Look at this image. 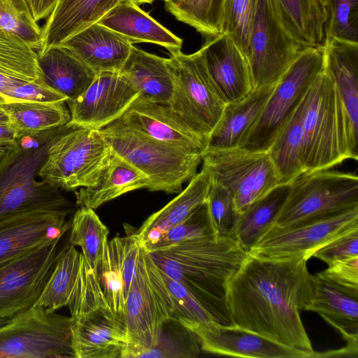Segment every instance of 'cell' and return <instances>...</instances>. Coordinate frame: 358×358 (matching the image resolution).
<instances>
[{
  "mask_svg": "<svg viewBox=\"0 0 358 358\" xmlns=\"http://www.w3.org/2000/svg\"><path fill=\"white\" fill-rule=\"evenodd\" d=\"M307 259H268L248 253L227 285L233 325L285 345L314 352L300 312L313 296Z\"/></svg>",
  "mask_w": 358,
  "mask_h": 358,
  "instance_id": "obj_1",
  "label": "cell"
},
{
  "mask_svg": "<svg viewBox=\"0 0 358 358\" xmlns=\"http://www.w3.org/2000/svg\"><path fill=\"white\" fill-rule=\"evenodd\" d=\"M148 253L160 270L187 287L215 322L232 324L227 285L248 253L232 237L189 239Z\"/></svg>",
  "mask_w": 358,
  "mask_h": 358,
  "instance_id": "obj_2",
  "label": "cell"
},
{
  "mask_svg": "<svg viewBox=\"0 0 358 358\" xmlns=\"http://www.w3.org/2000/svg\"><path fill=\"white\" fill-rule=\"evenodd\" d=\"M64 126L20 137L16 148L5 151L0 159V220L40 209L73 212L59 189L36 180L52 138Z\"/></svg>",
  "mask_w": 358,
  "mask_h": 358,
  "instance_id": "obj_3",
  "label": "cell"
},
{
  "mask_svg": "<svg viewBox=\"0 0 358 358\" xmlns=\"http://www.w3.org/2000/svg\"><path fill=\"white\" fill-rule=\"evenodd\" d=\"M300 109L304 171L329 169L353 159L345 109L324 69L310 86Z\"/></svg>",
  "mask_w": 358,
  "mask_h": 358,
  "instance_id": "obj_4",
  "label": "cell"
},
{
  "mask_svg": "<svg viewBox=\"0 0 358 358\" xmlns=\"http://www.w3.org/2000/svg\"><path fill=\"white\" fill-rule=\"evenodd\" d=\"M112 150L143 173L149 190L180 192L197 173L201 155L186 152L146 136L120 118L99 129Z\"/></svg>",
  "mask_w": 358,
  "mask_h": 358,
  "instance_id": "obj_5",
  "label": "cell"
},
{
  "mask_svg": "<svg viewBox=\"0 0 358 358\" xmlns=\"http://www.w3.org/2000/svg\"><path fill=\"white\" fill-rule=\"evenodd\" d=\"M113 152L99 130L65 125L52 138L38 176L67 191L92 186Z\"/></svg>",
  "mask_w": 358,
  "mask_h": 358,
  "instance_id": "obj_6",
  "label": "cell"
},
{
  "mask_svg": "<svg viewBox=\"0 0 358 358\" xmlns=\"http://www.w3.org/2000/svg\"><path fill=\"white\" fill-rule=\"evenodd\" d=\"M324 66L322 45L303 48L275 83L260 116L238 148L267 151Z\"/></svg>",
  "mask_w": 358,
  "mask_h": 358,
  "instance_id": "obj_7",
  "label": "cell"
},
{
  "mask_svg": "<svg viewBox=\"0 0 358 358\" xmlns=\"http://www.w3.org/2000/svg\"><path fill=\"white\" fill-rule=\"evenodd\" d=\"M358 207V177L329 169L305 171L289 183L275 225L287 227Z\"/></svg>",
  "mask_w": 358,
  "mask_h": 358,
  "instance_id": "obj_8",
  "label": "cell"
},
{
  "mask_svg": "<svg viewBox=\"0 0 358 358\" xmlns=\"http://www.w3.org/2000/svg\"><path fill=\"white\" fill-rule=\"evenodd\" d=\"M166 62L173 83L169 106L190 129L208 140L227 104L215 87L199 51L189 55L171 52Z\"/></svg>",
  "mask_w": 358,
  "mask_h": 358,
  "instance_id": "obj_9",
  "label": "cell"
},
{
  "mask_svg": "<svg viewBox=\"0 0 358 358\" xmlns=\"http://www.w3.org/2000/svg\"><path fill=\"white\" fill-rule=\"evenodd\" d=\"M71 322L35 303L0 327V358H75Z\"/></svg>",
  "mask_w": 358,
  "mask_h": 358,
  "instance_id": "obj_10",
  "label": "cell"
},
{
  "mask_svg": "<svg viewBox=\"0 0 358 358\" xmlns=\"http://www.w3.org/2000/svg\"><path fill=\"white\" fill-rule=\"evenodd\" d=\"M201 162L210 183L231 194L237 214L280 185L268 151L241 148L206 150Z\"/></svg>",
  "mask_w": 358,
  "mask_h": 358,
  "instance_id": "obj_11",
  "label": "cell"
},
{
  "mask_svg": "<svg viewBox=\"0 0 358 358\" xmlns=\"http://www.w3.org/2000/svg\"><path fill=\"white\" fill-rule=\"evenodd\" d=\"M146 253L141 245L125 301L128 345L124 358H140L157 343L164 322L173 317L169 301L147 264Z\"/></svg>",
  "mask_w": 358,
  "mask_h": 358,
  "instance_id": "obj_12",
  "label": "cell"
},
{
  "mask_svg": "<svg viewBox=\"0 0 358 358\" xmlns=\"http://www.w3.org/2000/svg\"><path fill=\"white\" fill-rule=\"evenodd\" d=\"M69 308L75 358L124 357L125 322L110 308L102 291L76 299Z\"/></svg>",
  "mask_w": 358,
  "mask_h": 358,
  "instance_id": "obj_13",
  "label": "cell"
},
{
  "mask_svg": "<svg viewBox=\"0 0 358 358\" xmlns=\"http://www.w3.org/2000/svg\"><path fill=\"white\" fill-rule=\"evenodd\" d=\"M358 228V207L287 227L273 226L249 254L268 259H308L320 248Z\"/></svg>",
  "mask_w": 358,
  "mask_h": 358,
  "instance_id": "obj_14",
  "label": "cell"
},
{
  "mask_svg": "<svg viewBox=\"0 0 358 358\" xmlns=\"http://www.w3.org/2000/svg\"><path fill=\"white\" fill-rule=\"evenodd\" d=\"M303 48L281 26L268 0H255L247 55L254 88L276 83Z\"/></svg>",
  "mask_w": 358,
  "mask_h": 358,
  "instance_id": "obj_15",
  "label": "cell"
},
{
  "mask_svg": "<svg viewBox=\"0 0 358 358\" xmlns=\"http://www.w3.org/2000/svg\"><path fill=\"white\" fill-rule=\"evenodd\" d=\"M63 236L0 265V317L10 318L34 306L55 264Z\"/></svg>",
  "mask_w": 358,
  "mask_h": 358,
  "instance_id": "obj_16",
  "label": "cell"
},
{
  "mask_svg": "<svg viewBox=\"0 0 358 358\" xmlns=\"http://www.w3.org/2000/svg\"><path fill=\"white\" fill-rule=\"evenodd\" d=\"M138 96L119 71L100 72L82 94L66 101L71 114L66 125L99 130L119 119Z\"/></svg>",
  "mask_w": 358,
  "mask_h": 358,
  "instance_id": "obj_17",
  "label": "cell"
},
{
  "mask_svg": "<svg viewBox=\"0 0 358 358\" xmlns=\"http://www.w3.org/2000/svg\"><path fill=\"white\" fill-rule=\"evenodd\" d=\"M192 331L203 351L215 355L250 358L319 357V352L291 348L233 324L212 321Z\"/></svg>",
  "mask_w": 358,
  "mask_h": 358,
  "instance_id": "obj_18",
  "label": "cell"
},
{
  "mask_svg": "<svg viewBox=\"0 0 358 358\" xmlns=\"http://www.w3.org/2000/svg\"><path fill=\"white\" fill-rule=\"evenodd\" d=\"M69 213L53 210L22 212L0 220V265L70 230Z\"/></svg>",
  "mask_w": 358,
  "mask_h": 358,
  "instance_id": "obj_19",
  "label": "cell"
},
{
  "mask_svg": "<svg viewBox=\"0 0 358 358\" xmlns=\"http://www.w3.org/2000/svg\"><path fill=\"white\" fill-rule=\"evenodd\" d=\"M131 129L169 146L201 155L208 139L190 129L169 105L139 99L120 117Z\"/></svg>",
  "mask_w": 358,
  "mask_h": 358,
  "instance_id": "obj_20",
  "label": "cell"
},
{
  "mask_svg": "<svg viewBox=\"0 0 358 358\" xmlns=\"http://www.w3.org/2000/svg\"><path fill=\"white\" fill-rule=\"evenodd\" d=\"M199 51L226 104L244 99L255 89L248 59L229 36L207 38Z\"/></svg>",
  "mask_w": 358,
  "mask_h": 358,
  "instance_id": "obj_21",
  "label": "cell"
},
{
  "mask_svg": "<svg viewBox=\"0 0 358 358\" xmlns=\"http://www.w3.org/2000/svg\"><path fill=\"white\" fill-rule=\"evenodd\" d=\"M324 69L331 77L348 123L352 158L358 159V43L325 35Z\"/></svg>",
  "mask_w": 358,
  "mask_h": 358,
  "instance_id": "obj_22",
  "label": "cell"
},
{
  "mask_svg": "<svg viewBox=\"0 0 358 358\" xmlns=\"http://www.w3.org/2000/svg\"><path fill=\"white\" fill-rule=\"evenodd\" d=\"M141 247V243L134 233L113 238L108 241L96 272L110 308L124 321L125 301L134 275Z\"/></svg>",
  "mask_w": 358,
  "mask_h": 358,
  "instance_id": "obj_23",
  "label": "cell"
},
{
  "mask_svg": "<svg viewBox=\"0 0 358 358\" xmlns=\"http://www.w3.org/2000/svg\"><path fill=\"white\" fill-rule=\"evenodd\" d=\"M307 310L318 313L358 352V289L336 284L319 273L313 275V296Z\"/></svg>",
  "mask_w": 358,
  "mask_h": 358,
  "instance_id": "obj_24",
  "label": "cell"
},
{
  "mask_svg": "<svg viewBox=\"0 0 358 358\" xmlns=\"http://www.w3.org/2000/svg\"><path fill=\"white\" fill-rule=\"evenodd\" d=\"M60 45L71 50L96 73L120 71L133 45L98 22L80 31Z\"/></svg>",
  "mask_w": 358,
  "mask_h": 358,
  "instance_id": "obj_25",
  "label": "cell"
},
{
  "mask_svg": "<svg viewBox=\"0 0 358 358\" xmlns=\"http://www.w3.org/2000/svg\"><path fill=\"white\" fill-rule=\"evenodd\" d=\"M211 183L201 169L187 187L159 210L152 214L134 233L148 252L171 228L189 217L206 203Z\"/></svg>",
  "mask_w": 358,
  "mask_h": 358,
  "instance_id": "obj_26",
  "label": "cell"
},
{
  "mask_svg": "<svg viewBox=\"0 0 358 358\" xmlns=\"http://www.w3.org/2000/svg\"><path fill=\"white\" fill-rule=\"evenodd\" d=\"M131 43H152L169 52L181 50L182 40L162 26L138 6L122 0L97 22Z\"/></svg>",
  "mask_w": 358,
  "mask_h": 358,
  "instance_id": "obj_27",
  "label": "cell"
},
{
  "mask_svg": "<svg viewBox=\"0 0 358 358\" xmlns=\"http://www.w3.org/2000/svg\"><path fill=\"white\" fill-rule=\"evenodd\" d=\"M121 0H58L41 27L38 51L62 44L80 31L96 23Z\"/></svg>",
  "mask_w": 358,
  "mask_h": 358,
  "instance_id": "obj_28",
  "label": "cell"
},
{
  "mask_svg": "<svg viewBox=\"0 0 358 358\" xmlns=\"http://www.w3.org/2000/svg\"><path fill=\"white\" fill-rule=\"evenodd\" d=\"M278 22L301 46L322 45L327 22L326 0H268Z\"/></svg>",
  "mask_w": 358,
  "mask_h": 358,
  "instance_id": "obj_29",
  "label": "cell"
},
{
  "mask_svg": "<svg viewBox=\"0 0 358 358\" xmlns=\"http://www.w3.org/2000/svg\"><path fill=\"white\" fill-rule=\"evenodd\" d=\"M275 85L255 88L244 99L227 104L205 151L238 148L260 116Z\"/></svg>",
  "mask_w": 358,
  "mask_h": 358,
  "instance_id": "obj_30",
  "label": "cell"
},
{
  "mask_svg": "<svg viewBox=\"0 0 358 358\" xmlns=\"http://www.w3.org/2000/svg\"><path fill=\"white\" fill-rule=\"evenodd\" d=\"M138 92L139 99L169 105L173 90L166 58L132 45L119 71Z\"/></svg>",
  "mask_w": 358,
  "mask_h": 358,
  "instance_id": "obj_31",
  "label": "cell"
},
{
  "mask_svg": "<svg viewBox=\"0 0 358 358\" xmlns=\"http://www.w3.org/2000/svg\"><path fill=\"white\" fill-rule=\"evenodd\" d=\"M37 53L44 81L64 94L66 101L82 94L96 77V73L90 66L63 45Z\"/></svg>",
  "mask_w": 358,
  "mask_h": 358,
  "instance_id": "obj_32",
  "label": "cell"
},
{
  "mask_svg": "<svg viewBox=\"0 0 358 358\" xmlns=\"http://www.w3.org/2000/svg\"><path fill=\"white\" fill-rule=\"evenodd\" d=\"M149 187L147 176L113 151L96 183L81 187L76 193V203L94 210L126 193Z\"/></svg>",
  "mask_w": 358,
  "mask_h": 358,
  "instance_id": "obj_33",
  "label": "cell"
},
{
  "mask_svg": "<svg viewBox=\"0 0 358 358\" xmlns=\"http://www.w3.org/2000/svg\"><path fill=\"white\" fill-rule=\"evenodd\" d=\"M38 80L43 76L37 51L17 35L0 28V94L8 100L15 87Z\"/></svg>",
  "mask_w": 358,
  "mask_h": 358,
  "instance_id": "obj_34",
  "label": "cell"
},
{
  "mask_svg": "<svg viewBox=\"0 0 358 358\" xmlns=\"http://www.w3.org/2000/svg\"><path fill=\"white\" fill-rule=\"evenodd\" d=\"M289 190L280 184L238 214L231 237L248 252L275 225Z\"/></svg>",
  "mask_w": 358,
  "mask_h": 358,
  "instance_id": "obj_35",
  "label": "cell"
},
{
  "mask_svg": "<svg viewBox=\"0 0 358 358\" xmlns=\"http://www.w3.org/2000/svg\"><path fill=\"white\" fill-rule=\"evenodd\" d=\"M85 261L75 245L69 243L61 248L53 270L36 303L50 312L68 306Z\"/></svg>",
  "mask_w": 358,
  "mask_h": 358,
  "instance_id": "obj_36",
  "label": "cell"
},
{
  "mask_svg": "<svg viewBox=\"0 0 358 358\" xmlns=\"http://www.w3.org/2000/svg\"><path fill=\"white\" fill-rule=\"evenodd\" d=\"M64 103L16 101L2 106L19 138L66 125L71 114Z\"/></svg>",
  "mask_w": 358,
  "mask_h": 358,
  "instance_id": "obj_37",
  "label": "cell"
},
{
  "mask_svg": "<svg viewBox=\"0 0 358 358\" xmlns=\"http://www.w3.org/2000/svg\"><path fill=\"white\" fill-rule=\"evenodd\" d=\"M267 151L276 169L280 184H289L304 171L300 104L279 131Z\"/></svg>",
  "mask_w": 358,
  "mask_h": 358,
  "instance_id": "obj_38",
  "label": "cell"
},
{
  "mask_svg": "<svg viewBox=\"0 0 358 358\" xmlns=\"http://www.w3.org/2000/svg\"><path fill=\"white\" fill-rule=\"evenodd\" d=\"M69 243L79 246L91 268L96 272L108 243V229L94 210L80 207L71 219Z\"/></svg>",
  "mask_w": 358,
  "mask_h": 358,
  "instance_id": "obj_39",
  "label": "cell"
},
{
  "mask_svg": "<svg viewBox=\"0 0 358 358\" xmlns=\"http://www.w3.org/2000/svg\"><path fill=\"white\" fill-rule=\"evenodd\" d=\"M147 264L160 283L173 311V317L192 331L194 328L215 321L185 286L160 270L146 254Z\"/></svg>",
  "mask_w": 358,
  "mask_h": 358,
  "instance_id": "obj_40",
  "label": "cell"
},
{
  "mask_svg": "<svg viewBox=\"0 0 358 358\" xmlns=\"http://www.w3.org/2000/svg\"><path fill=\"white\" fill-rule=\"evenodd\" d=\"M196 335L175 318L165 321L157 343L140 357L193 358L200 353Z\"/></svg>",
  "mask_w": 358,
  "mask_h": 358,
  "instance_id": "obj_41",
  "label": "cell"
},
{
  "mask_svg": "<svg viewBox=\"0 0 358 358\" xmlns=\"http://www.w3.org/2000/svg\"><path fill=\"white\" fill-rule=\"evenodd\" d=\"M224 3V0H182L176 6L166 10L178 20L208 38L222 34Z\"/></svg>",
  "mask_w": 358,
  "mask_h": 358,
  "instance_id": "obj_42",
  "label": "cell"
},
{
  "mask_svg": "<svg viewBox=\"0 0 358 358\" xmlns=\"http://www.w3.org/2000/svg\"><path fill=\"white\" fill-rule=\"evenodd\" d=\"M255 0H224L221 30L247 57Z\"/></svg>",
  "mask_w": 358,
  "mask_h": 358,
  "instance_id": "obj_43",
  "label": "cell"
},
{
  "mask_svg": "<svg viewBox=\"0 0 358 358\" xmlns=\"http://www.w3.org/2000/svg\"><path fill=\"white\" fill-rule=\"evenodd\" d=\"M206 206L215 236L231 237L238 214L229 191L220 185L211 184Z\"/></svg>",
  "mask_w": 358,
  "mask_h": 358,
  "instance_id": "obj_44",
  "label": "cell"
},
{
  "mask_svg": "<svg viewBox=\"0 0 358 358\" xmlns=\"http://www.w3.org/2000/svg\"><path fill=\"white\" fill-rule=\"evenodd\" d=\"M325 35L358 43V0H328Z\"/></svg>",
  "mask_w": 358,
  "mask_h": 358,
  "instance_id": "obj_45",
  "label": "cell"
},
{
  "mask_svg": "<svg viewBox=\"0 0 358 358\" xmlns=\"http://www.w3.org/2000/svg\"><path fill=\"white\" fill-rule=\"evenodd\" d=\"M208 237L215 236L205 203L186 220L169 229L148 252L166 248L189 239Z\"/></svg>",
  "mask_w": 358,
  "mask_h": 358,
  "instance_id": "obj_46",
  "label": "cell"
},
{
  "mask_svg": "<svg viewBox=\"0 0 358 358\" xmlns=\"http://www.w3.org/2000/svg\"><path fill=\"white\" fill-rule=\"evenodd\" d=\"M0 28L30 44L36 51L41 45V28L29 18L13 0H0Z\"/></svg>",
  "mask_w": 358,
  "mask_h": 358,
  "instance_id": "obj_47",
  "label": "cell"
},
{
  "mask_svg": "<svg viewBox=\"0 0 358 358\" xmlns=\"http://www.w3.org/2000/svg\"><path fill=\"white\" fill-rule=\"evenodd\" d=\"M8 100V102H66L67 99L44 80H38L15 87L10 90Z\"/></svg>",
  "mask_w": 358,
  "mask_h": 358,
  "instance_id": "obj_48",
  "label": "cell"
},
{
  "mask_svg": "<svg viewBox=\"0 0 358 358\" xmlns=\"http://www.w3.org/2000/svg\"><path fill=\"white\" fill-rule=\"evenodd\" d=\"M355 256H358V228L337 237L317 250L312 257L329 265L336 260Z\"/></svg>",
  "mask_w": 358,
  "mask_h": 358,
  "instance_id": "obj_49",
  "label": "cell"
},
{
  "mask_svg": "<svg viewBox=\"0 0 358 358\" xmlns=\"http://www.w3.org/2000/svg\"><path fill=\"white\" fill-rule=\"evenodd\" d=\"M319 273L336 284L358 289V256L336 260Z\"/></svg>",
  "mask_w": 358,
  "mask_h": 358,
  "instance_id": "obj_50",
  "label": "cell"
},
{
  "mask_svg": "<svg viewBox=\"0 0 358 358\" xmlns=\"http://www.w3.org/2000/svg\"><path fill=\"white\" fill-rule=\"evenodd\" d=\"M16 6L35 22L47 19L58 0H13Z\"/></svg>",
  "mask_w": 358,
  "mask_h": 358,
  "instance_id": "obj_51",
  "label": "cell"
},
{
  "mask_svg": "<svg viewBox=\"0 0 358 358\" xmlns=\"http://www.w3.org/2000/svg\"><path fill=\"white\" fill-rule=\"evenodd\" d=\"M18 146L17 134L10 124H0V149L11 150Z\"/></svg>",
  "mask_w": 358,
  "mask_h": 358,
  "instance_id": "obj_52",
  "label": "cell"
},
{
  "mask_svg": "<svg viewBox=\"0 0 358 358\" xmlns=\"http://www.w3.org/2000/svg\"><path fill=\"white\" fill-rule=\"evenodd\" d=\"M0 124H10V120L8 115L2 104L0 105Z\"/></svg>",
  "mask_w": 358,
  "mask_h": 358,
  "instance_id": "obj_53",
  "label": "cell"
},
{
  "mask_svg": "<svg viewBox=\"0 0 358 358\" xmlns=\"http://www.w3.org/2000/svg\"><path fill=\"white\" fill-rule=\"evenodd\" d=\"M165 3L166 8H170L178 5L182 0H163Z\"/></svg>",
  "mask_w": 358,
  "mask_h": 358,
  "instance_id": "obj_54",
  "label": "cell"
},
{
  "mask_svg": "<svg viewBox=\"0 0 358 358\" xmlns=\"http://www.w3.org/2000/svg\"><path fill=\"white\" fill-rule=\"evenodd\" d=\"M122 1V0H121ZM132 2H134V3L137 4L138 6L140 5V4H142V3H150L152 2H153L155 0H129Z\"/></svg>",
  "mask_w": 358,
  "mask_h": 358,
  "instance_id": "obj_55",
  "label": "cell"
},
{
  "mask_svg": "<svg viewBox=\"0 0 358 358\" xmlns=\"http://www.w3.org/2000/svg\"><path fill=\"white\" fill-rule=\"evenodd\" d=\"M8 103V100L1 94H0V105Z\"/></svg>",
  "mask_w": 358,
  "mask_h": 358,
  "instance_id": "obj_56",
  "label": "cell"
},
{
  "mask_svg": "<svg viewBox=\"0 0 358 358\" xmlns=\"http://www.w3.org/2000/svg\"><path fill=\"white\" fill-rule=\"evenodd\" d=\"M9 318H3L0 317V327L6 324L8 321Z\"/></svg>",
  "mask_w": 358,
  "mask_h": 358,
  "instance_id": "obj_57",
  "label": "cell"
},
{
  "mask_svg": "<svg viewBox=\"0 0 358 358\" xmlns=\"http://www.w3.org/2000/svg\"><path fill=\"white\" fill-rule=\"evenodd\" d=\"M5 151V150L0 149V159L3 156Z\"/></svg>",
  "mask_w": 358,
  "mask_h": 358,
  "instance_id": "obj_58",
  "label": "cell"
},
{
  "mask_svg": "<svg viewBox=\"0 0 358 358\" xmlns=\"http://www.w3.org/2000/svg\"><path fill=\"white\" fill-rule=\"evenodd\" d=\"M327 1H328V0H326V1H327Z\"/></svg>",
  "mask_w": 358,
  "mask_h": 358,
  "instance_id": "obj_59",
  "label": "cell"
}]
</instances>
